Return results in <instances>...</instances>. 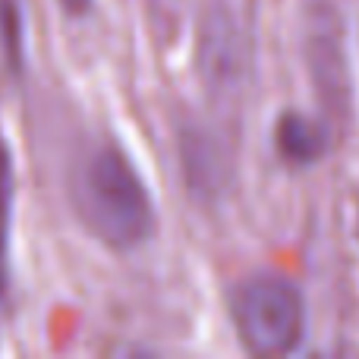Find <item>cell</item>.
Here are the masks:
<instances>
[{
	"instance_id": "6da1fadb",
	"label": "cell",
	"mask_w": 359,
	"mask_h": 359,
	"mask_svg": "<svg viewBox=\"0 0 359 359\" xmlns=\"http://www.w3.org/2000/svg\"><path fill=\"white\" fill-rule=\"evenodd\" d=\"M76 208L86 227L111 249H136L155 230L151 196L120 145H95L76 170Z\"/></svg>"
},
{
	"instance_id": "8992f818",
	"label": "cell",
	"mask_w": 359,
	"mask_h": 359,
	"mask_svg": "<svg viewBox=\"0 0 359 359\" xmlns=\"http://www.w3.org/2000/svg\"><path fill=\"white\" fill-rule=\"evenodd\" d=\"M60 6L67 16H86L92 10V0H60Z\"/></svg>"
},
{
	"instance_id": "5b68a950",
	"label": "cell",
	"mask_w": 359,
	"mask_h": 359,
	"mask_svg": "<svg viewBox=\"0 0 359 359\" xmlns=\"http://www.w3.org/2000/svg\"><path fill=\"white\" fill-rule=\"evenodd\" d=\"M13 198H16V183H13V161L10 145L0 136V297L6 290V274H10V227H13Z\"/></svg>"
},
{
	"instance_id": "3957f363",
	"label": "cell",
	"mask_w": 359,
	"mask_h": 359,
	"mask_svg": "<svg viewBox=\"0 0 359 359\" xmlns=\"http://www.w3.org/2000/svg\"><path fill=\"white\" fill-rule=\"evenodd\" d=\"M198 69L211 92L230 95L240 76V35L227 6H211L198 38Z\"/></svg>"
},
{
	"instance_id": "7a4b0ae2",
	"label": "cell",
	"mask_w": 359,
	"mask_h": 359,
	"mask_svg": "<svg viewBox=\"0 0 359 359\" xmlns=\"http://www.w3.org/2000/svg\"><path fill=\"white\" fill-rule=\"evenodd\" d=\"M233 325L240 341L259 356H287L306 331L299 290L280 274H252L233 293Z\"/></svg>"
},
{
	"instance_id": "277c9868",
	"label": "cell",
	"mask_w": 359,
	"mask_h": 359,
	"mask_svg": "<svg viewBox=\"0 0 359 359\" xmlns=\"http://www.w3.org/2000/svg\"><path fill=\"white\" fill-rule=\"evenodd\" d=\"M278 149L290 161H312L322 151V133L299 114H287L278 123Z\"/></svg>"
}]
</instances>
